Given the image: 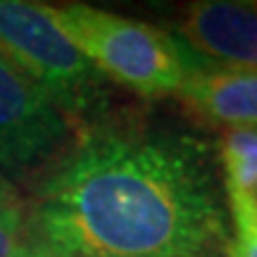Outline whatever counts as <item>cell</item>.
I'll return each instance as SVG.
<instances>
[{
  "mask_svg": "<svg viewBox=\"0 0 257 257\" xmlns=\"http://www.w3.org/2000/svg\"><path fill=\"white\" fill-rule=\"evenodd\" d=\"M31 229L72 257H224L229 245L200 141L100 119L43 179Z\"/></svg>",
  "mask_w": 257,
  "mask_h": 257,
  "instance_id": "obj_1",
  "label": "cell"
},
{
  "mask_svg": "<svg viewBox=\"0 0 257 257\" xmlns=\"http://www.w3.org/2000/svg\"><path fill=\"white\" fill-rule=\"evenodd\" d=\"M46 12L105 79L141 98L176 95L202 60L176 34L91 5H46Z\"/></svg>",
  "mask_w": 257,
  "mask_h": 257,
  "instance_id": "obj_2",
  "label": "cell"
},
{
  "mask_svg": "<svg viewBox=\"0 0 257 257\" xmlns=\"http://www.w3.org/2000/svg\"><path fill=\"white\" fill-rule=\"evenodd\" d=\"M0 55L55 102L74 134L98 121L105 76L64 38L46 5L0 0Z\"/></svg>",
  "mask_w": 257,
  "mask_h": 257,
  "instance_id": "obj_3",
  "label": "cell"
},
{
  "mask_svg": "<svg viewBox=\"0 0 257 257\" xmlns=\"http://www.w3.org/2000/svg\"><path fill=\"white\" fill-rule=\"evenodd\" d=\"M72 136L55 102L0 55V169L38 165Z\"/></svg>",
  "mask_w": 257,
  "mask_h": 257,
  "instance_id": "obj_4",
  "label": "cell"
},
{
  "mask_svg": "<svg viewBox=\"0 0 257 257\" xmlns=\"http://www.w3.org/2000/svg\"><path fill=\"white\" fill-rule=\"evenodd\" d=\"M176 36L202 60L257 69V3H193L184 12Z\"/></svg>",
  "mask_w": 257,
  "mask_h": 257,
  "instance_id": "obj_5",
  "label": "cell"
},
{
  "mask_svg": "<svg viewBox=\"0 0 257 257\" xmlns=\"http://www.w3.org/2000/svg\"><path fill=\"white\" fill-rule=\"evenodd\" d=\"M174 98L198 121L257 128V69L200 60Z\"/></svg>",
  "mask_w": 257,
  "mask_h": 257,
  "instance_id": "obj_6",
  "label": "cell"
},
{
  "mask_svg": "<svg viewBox=\"0 0 257 257\" xmlns=\"http://www.w3.org/2000/svg\"><path fill=\"white\" fill-rule=\"evenodd\" d=\"M224 191L248 193L257 186V131L229 128L219 141Z\"/></svg>",
  "mask_w": 257,
  "mask_h": 257,
  "instance_id": "obj_7",
  "label": "cell"
},
{
  "mask_svg": "<svg viewBox=\"0 0 257 257\" xmlns=\"http://www.w3.org/2000/svg\"><path fill=\"white\" fill-rule=\"evenodd\" d=\"M29 231L31 217L27 202L0 169V257H17Z\"/></svg>",
  "mask_w": 257,
  "mask_h": 257,
  "instance_id": "obj_8",
  "label": "cell"
},
{
  "mask_svg": "<svg viewBox=\"0 0 257 257\" xmlns=\"http://www.w3.org/2000/svg\"><path fill=\"white\" fill-rule=\"evenodd\" d=\"M17 257H72V255L60 248H55L53 243H48L46 238H41L36 231L31 229L27 240H24V245L19 248Z\"/></svg>",
  "mask_w": 257,
  "mask_h": 257,
  "instance_id": "obj_9",
  "label": "cell"
},
{
  "mask_svg": "<svg viewBox=\"0 0 257 257\" xmlns=\"http://www.w3.org/2000/svg\"><path fill=\"white\" fill-rule=\"evenodd\" d=\"M229 257H257V231H245V233H233L226 245Z\"/></svg>",
  "mask_w": 257,
  "mask_h": 257,
  "instance_id": "obj_10",
  "label": "cell"
},
{
  "mask_svg": "<svg viewBox=\"0 0 257 257\" xmlns=\"http://www.w3.org/2000/svg\"><path fill=\"white\" fill-rule=\"evenodd\" d=\"M248 200H250V207H252V214H255V221H257V186L252 191H248Z\"/></svg>",
  "mask_w": 257,
  "mask_h": 257,
  "instance_id": "obj_11",
  "label": "cell"
}]
</instances>
